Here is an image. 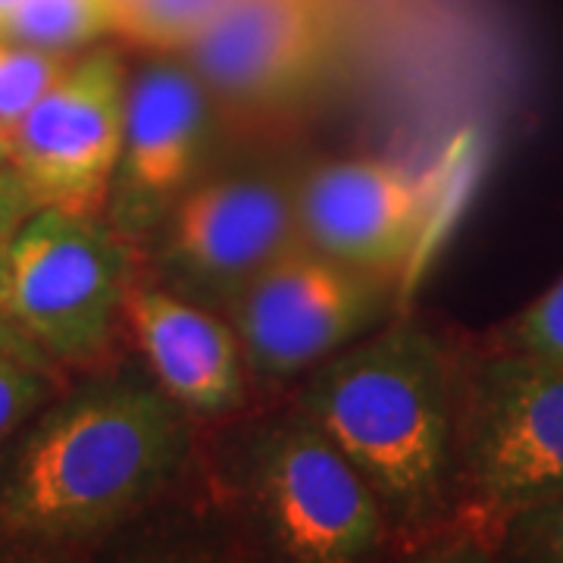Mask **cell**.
Here are the masks:
<instances>
[{
	"label": "cell",
	"instance_id": "6da1fadb",
	"mask_svg": "<svg viewBox=\"0 0 563 563\" xmlns=\"http://www.w3.org/2000/svg\"><path fill=\"white\" fill-rule=\"evenodd\" d=\"M188 413L154 379L117 376L41 413L0 479V536L25 544L101 539L173 485Z\"/></svg>",
	"mask_w": 563,
	"mask_h": 563
},
{
	"label": "cell",
	"instance_id": "7a4b0ae2",
	"mask_svg": "<svg viewBox=\"0 0 563 563\" xmlns=\"http://www.w3.org/2000/svg\"><path fill=\"white\" fill-rule=\"evenodd\" d=\"M298 407L342 448L391 532L454 514V351L413 320L363 335L303 376Z\"/></svg>",
	"mask_w": 563,
	"mask_h": 563
},
{
	"label": "cell",
	"instance_id": "3957f363",
	"mask_svg": "<svg viewBox=\"0 0 563 563\" xmlns=\"http://www.w3.org/2000/svg\"><path fill=\"white\" fill-rule=\"evenodd\" d=\"M563 498V366L485 342L454 351V514L495 551L504 523Z\"/></svg>",
	"mask_w": 563,
	"mask_h": 563
},
{
	"label": "cell",
	"instance_id": "277c9868",
	"mask_svg": "<svg viewBox=\"0 0 563 563\" xmlns=\"http://www.w3.org/2000/svg\"><path fill=\"white\" fill-rule=\"evenodd\" d=\"M135 244L98 213L38 207L10 242V317L51 363L88 366L113 342Z\"/></svg>",
	"mask_w": 563,
	"mask_h": 563
},
{
	"label": "cell",
	"instance_id": "5b68a950",
	"mask_svg": "<svg viewBox=\"0 0 563 563\" xmlns=\"http://www.w3.org/2000/svg\"><path fill=\"white\" fill-rule=\"evenodd\" d=\"M247 483L269 544L288 561H357L391 536L361 470L298 404L257 432Z\"/></svg>",
	"mask_w": 563,
	"mask_h": 563
},
{
	"label": "cell",
	"instance_id": "8992f818",
	"mask_svg": "<svg viewBox=\"0 0 563 563\" xmlns=\"http://www.w3.org/2000/svg\"><path fill=\"white\" fill-rule=\"evenodd\" d=\"M154 242V273L179 298L225 313L263 273L301 247L298 179L239 169L185 191Z\"/></svg>",
	"mask_w": 563,
	"mask_h": 563
},
{
	"label": "cell",
	"instance_id": "52a82bcc",
	"mask_svg": "<svg viewBox=\"0 0 563 563\" xmlns=\"http://www.w3.org/2000/svg\"><path fill=\"white\" fill-rule=\"evenodd\" d=\"M388 276L301 244L225 310L251 383L282 385L344 351L388 313Z\"/></svg>",
	"mask_w": 563,
	"mask_h": 563
},
{
	"label": "cell",
	"instance_id": "ba28073f",
	"mask_svg": "<svg viewBox=\"0 0 563 563\" xmlns=\"http://www.w3.org/2000/svg\"><path fill=\"white\" fill-rule=\"evenodd\" d=\"M217 98L185 60L147 63L129 81L125 129L107 220L125 242H147L201 181L217 135Z\"/></svg>",
	"mask_w": 563,
	"mask_h": 563
},
{
	"label": "cell",
	"instance_id": "9c48e42d",
	"mask_svg": "<svg viewBox=\"0 0 563 563\" xmlns=\"http://www.w3.org/2000/svg\"><path fill=\"white\" fill-rule=\"evenodd\" d=\"M129 79L113 51L69 63L13 129V161L38 207L101 213L117 173Z\"/></svg>",
	"mask_w": 563,
	"mask_h": 563
},
{
	"label": "cell",
	"instance_id": "30bf717a",
	"mask_svg": "<svg viewBox=\"0 0 563 563\" xmlns=\"http://www.w3.org/2000/svg\"><path fill=\"white\" fill-rule=\"evenodd\" d=\"M181 57L217 103L269 113L320 88L332 13L325 0H235Z\"/></svg>",
	"mask_w": 563,
	"mask_h": 563
},
{
	"label": "cell",
	"instance_id": "8fae6325",
	"mask_svg": "<svg viewBox=\"0 0 563 563\" xmlns=\"http://www.w3.org/2000/svg\"><path fill=\"white\" fill-rule=\"evenodd\" d=\"M426 181L401 163L325 161L298 179L303 242L357 269L388 276L420 242Z\"/></svg>",
	"mask_w": 563,
	"mask_h": 563
},
{
	"label": "cell",
	"instance_id": "7c38bea8",
	"mask_svg": "<svg viewBox=\"0 0 563 563\" xmlns=\"http://www.w3.org/2000/svg\"><path fill=\"white\" fill-rule=\"evenodd\" d=\"M122 322L139 344L151 379L179 404L188 420H217L247 401V363L232 322L179 298L161 282L132 279Z\"/></svg>",
	"mask_w": 563,
	"mask_h": 563
},
{
	"label": "cell",
	"instance_id": "4fadbf2b",
	"mask_svg": "<svg viewBox=\"0 0 563 563\" xmlns=\"http://www.w3.org/2000/svg\"><path fill=\"white\" fill-rule=\"evenodd\" d=\"M235 0H113V32L135 47L185 54Z\"/></svg>",
	"mask_w": 563,
	"mask_h": 563
},
{
	"label": "cell",
	"instance_id": "5bb4252c",
	"mask_svg": "<svg viewBox=\"0 0 563 563\" xmlns=\"http://www.w3.org/2000/svg\"><path fill=\"white\" fill-rule=\"evenodd\" d=\"M107 32H113V0H22L7 38L69 54Z\"/></svg>",
	"mask_w": 563,
	"mask_h": 563
},
{
	"label": "cell",
	"instance_id": "9a60e30c",
	"mask_svg": "<svg viewBox=\"0 0 563 563\" xmlns=\"http://www.w3.org/2000/svg\"><path fill=\"white\" fill-rule=\"evenodd\" d=\"M69 54L0 38V122L13 132L69 69Z\"/></svg>",
	"mask_w": 563,
	"mask_h": 563
},
{
	"label": "cell",
	"instance_id": "2e32d148",
	"mask_svg": "<svg viewBox=\"0 0 563 563\" xmlns=\"http://www.w3.org/2000/svg\"><path fill=\"white\" fill-rule=\"evenodd\" d=\"M485 342L563 366V276L517 317L501 322Z\"/></svg>",
	"mask_w": 563,
	"mask_h": 563
},
{
	"label": "cell",
	"instance_id": "e0dca14e",
	"mask_svg": "<svg viewBox=\"0 0 563 563\" xmlns=\"http://www.w3.org/2000/svg\"><path fill=\"white\" fill-rule=\"evenodd\" d=\"M495 554L504 561L563 563V498L510 517L498 532Z\"/></svg>",
	"mask_w": 563,
	"mask_h": 563
},
{
	"label": "cell",
	"instance_id": "ac0fdd59",
	"mask_svg": "<svg viewBox=\"0 0 563 563\" xmlns=\"http://www.w3.org/2000/svg\"><path fill=\"white\" fill-rule=\"evenodd\" d=\"M51 398V376L35 363L0 351V444Z\"/></svg>",
	"mask_w": 563,
	"mask_h": 563
},
{
	"label": "cell",
	"instance_id": "d6986e66",
	"mask_svg": "<svg viewBox=\"0 0 563 563\" xmlns=\"http://www.w3.org/2000/svg\"><path fill=\"white\" fill-rule=\"evenodd\" d=\"M20 225H0V351L13 354V357H22V361L35 363L41 369H47V357L35 351L29 339L16 329V322L10 317V303H7V295H10V242H13V232Z\"/></svg>",
	"mask_w": 563,
	"mask_h": 563
},
{
	"label": "cell",
	"instance_id": "ffe728a7",
	"mask_svg": "<svg viewBox=\"0 0 563 563\" xmlns=\"http://www.w3.org/2000/svg\"><path fill=\"white\" fill-rule=\"evenodd\" d=\"M35 210H38V203L32 201L16 169L0 166V225H22V220L32 217Z\"/></svg>",
	"mask_w": 563,
	"mask_h": 563
},
{
	"label": "cell",
	"instance_id": "44dd1931",
	"mask_svg": "<svg viewBox=\"0 0 563 563\" xmlns=\"http://www.w3.org/2000/svg\"><path fill=\"white\" fill-rule=\"evenodd\" d=\"M13 161V132L0 122V166H10Z\"/></svg>",
	"mask_w": 563,
	"mask_h": 563
},
{
	"label": "cell",
	"instance_id": "7402d4cb",
	"mask_svg": "<svg viewBox=\"0 0 563 563\" xmlns=\"http://www.w3.org/2000/svg\"><path fill=\"white\" fill-rule=\"evenodd\" d=\"M20 3L22 0H0V38H7V29H10V20Z\"/></svg>",
	"mask_w": 563,
	"mask_h": 563
}]
</instances>
